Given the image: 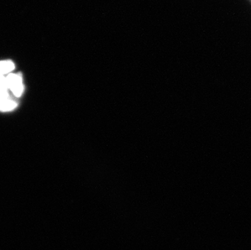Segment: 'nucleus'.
Listing matches in <instances>:
<instances>
[{
    "label": "nucleus",
    "instance_id": "f257e3e1",
    "mask_svg": "<svg viewBox=\"0 0 251 250\" xmlns=\"http://www.w3.org/2000/svg\"><path fill=\"white\" fill-rule=\"evenodd\" d=\"M6 81L8 90L12 93V95H14L15 97H21L24 91L22 75L9 74L6 76Z\"/></svg>",
    "mask_w": 251,
    "mask_h": 250
},
{
    "label": "nucleus",
    "instance_id": "f03ea898",
    "mask_svg": "<svg viewBox=\"0 0 251 250\" xmlns=\"http://www.w3.org/2000/svg\"><path fill=\"white\" fill-rule=\"evenodd\" d=\"M17 106V101L12 99V96H10L9 93L0 95V111H12Z\"/></svg>",
    "mask_w": 251,
    "mask_h": 250
},
{
    "label": "nucleus",
    "instance_id": "7ed1b4c3",
    "mask_svg": "<svg viewBox=\"0 0 251 250\" xmlns=\"http://www.w3.org/2000/svg\"><path fill=\"white\" fill-rule=\"evenodd\" d=\"M14 68V64L11 60L0 61V75H4L5 74L8 75Z\"/></svg>",
    "mask_w": 251,
    "mask_h": 250
},
{
    "label": "nucleus",
    "instance_id": "20e7f679",
    "mask_svg": "<svg viewBox=\"0 0 251 250\" xmlns=\"http://www.w3.org/2000/svg\"><path fill=\"white\" fill-rule=\"evenodd\" d=\"M7 93H8V88L6 81V76L0 75V95H4Z\"/></svg>",
    "mask_w": 251,
    "mask_h": 250
}]
</instances>
